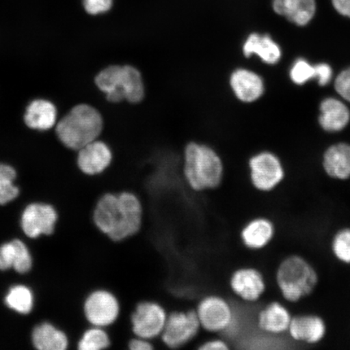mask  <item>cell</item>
Masks as SVG:
<instances>
[{
	"instance_id": "6da1fadb",
	"label": "cell",
	"mask_w": 350,
	"mask_h": 350,
	"mask_svg": "<svg viewBox=\"0 0 350 350\" xmlns=\"http://www.w3.org/2000/svg\"><path fill=\"white\" fill-rule=\"evenodd\" d=\"M144 217L141 197L124 190L106 193L98 200L94 211V222L113 243H120L138 234Z\"/></svg>"
},
{
	"instance_id": "7a4b0ae2",
	"label": "cell",
	"mask_w": 350,
	"mask_h": 350,
	"mask_svg": "<svg viewBox=\"0 0 350 350\" xmlns=\"http://www.w3.org/2000/svg\"><path fill=\"white\" fill-rule=\"evenodd\" d=\"M182 170L187 186L194 192L216 190L225 174L221 156L212 147L198 142L187 144Z\"/></svg>"
},
{
	"instance_id": "3957f363",
	"label": "cell",
	"mask_w": 350,
	"mask_h": 350,
	"mask_svg": "<svg viewBox=\"0 0 350 350\" xmlns=\"http://www.w3.org/2000/svg\"><path fill=\"white\" fill-rule=\"evenodd\" d=\"M104 122L97 109L90 105L74 107L57 124L56 133L66 147L73 150L96 141L102 134Z\"/></svg>"
},
{
	"instance_id": "277c9868",
	"label": "cell",
	"mask_w": 350,
	"mask_h": 350,
	"mask_svg": "<svg viewBox=\"0 0 350 350\" xmlns=\"http://www.w3.org/2000/svg\"><path fill=\"white\" fill-rule=\"evenodd\" d=\"M275 282L284 299L296 304L316 290L319 275L305 258L292 255L280 262L275 271Z\"/></svg>"
},
{
	"instance_id": "5b68a950",
	"label": "cell",
	"mask_w": 350,
	"mask_h": 350,
	"mask_svg": "<svg viewBox=\"0 0 350 350\" xmlns=\"http://www.w3.org/2000/svg\"><path fill=\"white\" fill-rule=\"evenodd\" d=\"M201 329L207 334L221 336L229 329L235 318V306L227 297L220 294L205 295L195 308Z\"/></svg>"
},
{
	"instance_id": "8992f818",
	"label": "cell",
	"mask_w": 350,
	"mask_h": 350,
	"mask_svg": "<svg viewBox=\"0 0 350 350\" xmlns=\"http://www.w3.org/2000/svg\"><path fill=\"white\" fill-rule=\"evenodd\" d=\"M201 331L194 308L173 310L168 314L159 338L161 347L170 349L188 347L199 338Z\"/></svg>"
},
{
	"instance_id": "52a82bcc",
	"label": "cell",
	"mask_w": 350,
	"mask_h": 350,
	"mask_svg": "<svg viewBox=\"0 0 350 350\" xmlns=\"http://www.w3.org/2000/svg\"><path fill=\"white\" fill-rule=\"evenodd\" d=\"M168 314L167 309L159 301L150 299L138 301L129 317L131 334L154 342L163 334Z\"/></svg>"
},
{
	"instance_id": "ba28073f",
	"label": "cell",
	"mask_w": 350,
	"mask_h": 350,
	"mask_svg": "<svg viewBox=\"0 0 350 350\" xmlns=\"http://www.w3.org/2000/svg\"><path fill=\"white\" fill-rule=\"evenodd\" d=\"M248 165L252 185L260 192L273 191L284 178L281 161L272 152L258 153L249 160Z\"/></svg>"
},
{
	"instance_id": "9c48e42d",
	"label": "cell",
	"mask_w": 350,
	"mask_h": 350,
	"mask_svg": "<svg viewBox=\"0 0 350 350\" xmlns=\"http://www.w3.org/2000/svg\"><path fill=\"white\" fill-rule=\"evenodd\" d=\"M121 303L113 292L98 290L91 293L85 303V314L92 325L107 327L115 325L121 316Z\"/></svg>"
},
{
	"instance_id": "30bf717a",
	"label": "cell",
	"mask_w": 350,
	"mask_h": 350,
	"mask_svg": "<svg viewBox=\"0 0 350 350\" xmlns=\"http://www.w3.org/2000/svg\"><path fill=\"white\" fill-rule=\"evenodd\" d=\"M229 288L232 294L244 303L255 304L266 291L265 275L255 267H239L230 275Z\"/></svg>"
},
{
	"instance_id": "8fae6325",
	"label": "cell",
	"mask_w": 350,
	"mask_h": 350,
	"mask_svg": "<svg viewBox=\"0 0 350 350\" xmlns=\"http://www.w3.org/2000/svg\"><path fill=\"white\" fill-rule=\"evenodd\" d=\"M57 221V213L51 205L32 204L25 209L21 217V227L29 238L53 233Z\"/></svg>"
},
{
	"instance_id": "7c38bea8",
	"label": "cell",
	"mask_w": 350,
	"mask_h": 350,
	"mask_svg": "<svg viewBox=\"0 0 350 350\" xmlns=\"http://www.w3.org/2000/svg\"><path fill=\"white\" fill-rule=\"evenodd\" d=\"M275 234V226L271 219L256 217L241 227L240 240L245 247L251 251H260L272 243Z\"/></svg>"
},
{
	"instance_id": "4fadbf2b",
	"label": "cell",
	"mask_w": 350,
	"mask_h": 350,
	"mask_svg": "<svg viewBox=\"0 0 350 350\" xmlns=\"http://www.w3.org/2000/svg\"><path fill=\"white\" fill-rule=\"evenodd\" d=\"M287 332L295 341L314 345L325 339L327 325L325 319L318 314H299L292 317Z\"/></svg>"
},
{
	"instance_id": "5bb4252c",
	"label": "cell",
	"mask_w": 350,
	"mask_h": 350,
	"mask_svg": "<svg viewBox=\"0 0 350 350\" xmlns=\"http://www.w3.org/2000/svg\"><path fill=\"white\" fill-rule=\"evenodd\" d=\"M78 152L79 168L88 175L102 174L112 163L113 153L111 148L98 139L86 144Z\"/></svg>"
},
{
	"instance_id": "9a60e30c",
	"label": "cell",
	"mask_w": 350,
	"mask_h": 350,
	"mask_svg": "<svg viewBox=\"0 0 350 350\" xmlns=\"http://www.w3.org/2000/svg\"><path fill=\"white\" fill-rule=\"evenodd\" d=\"M230 86L240 102L252 103L265 93V83L257 73L246 68H239L231 73Z\"/></svg>"
},
{
	"instance_id": "2e32d148",
	"label": "cell",
	"mask_w": 350,
	"mask_h": 350,
	"mask_svg": "<svg viewBox=\"0 0 350 350\" xmlns=\"http://www.w3.org/2000/svg\"><path fill=\"white\" fill-rule=\"evenodd\" d=\"M292 316L290 310L279 301H271L262 308L256 317L258 328L265 334L279 335L288 332Z\"/></svg>"
},
{
	"instance_id": "e0dca14e",
	"label": "cell",
	"mask_w": 350,
	"mask_h": 350,
	"mask_svg": "<svg viewBox=\"0 0 350 350\" xmlns=\"http://www.w3.org/2000/svg\"><path fill=\"white\" fill-rule=\"evenodd\" d=\"M273 10L297 26L308 25L317 12L316 0H273Z\"/></svg>"
},
{
	"instance_id": "ac0fdd59",
	"label": "cell",
	"mask_w": 350,
	"mask_h": 350,
	"mask_svg": "<svg viewBox=\"0 0 350 350\" xmlns=\"http://www.w3.org/2000/svg\"><path fill=\"white\" fill-rule=\"evenodd\" d=\"M243 53L246 58L257 55L262 62L269 65L277 64L282 54L281 47L269 35L256 33H251L245 40Z\"/></svg>"
},
{
	"instance_id": "d6986e66",
	"label": "cell",
	"mask_w": 350,
	"mask_h": 350,
	"mask_svg": "<svg viewBox=\"0 0 350 350\" xmlns=\"http://www.w3.org/2000/svg\"><path fill=\"white\" fill-rule=\"evenodd\" d=\"M319 111V124L328 133L342 131L350 121L349 109L347 105L339 99L325 98L321 103Z\"/></svg>"
},
{
	"instance_id": "ffe728a7",
	"label": "cell",
	"mask_w": 350,
	"mask_h": 350,
	"mask_svg": "<svg viewBox=\"0 0 350 350\" xmlns=\"http://www.w3.org/2000/svg\"><path fill=\"white\" fill-rule=\"evenodd\" d=\"M323 165L328 176L347 180L350 178V144L340 143L328 148L323 155Z\"/></svg>"
},
{
	"instance_id": "44dd1931",
	"label": "cell",
	"mask_w": 350,
	"mask_h": 350,
	"mask_svg": "<svg viewBox=\"0 0 350 350\" xmlns=\"http://www.w3.org/2000/svg\"><path fill=\"white\" fill-rule=\"evenodd\" d=\"M57 116V109L50 100L35 99L26 108L24 120L29 129L47 131L55 126Z\"/></svg>"
},
{
	"instance_id": "7402d4cb",
	"label": "cell",
	"mask_w": 350,
	"mask_h": 350,
	"mask_svg": "<svg viewBox=\"0 0 350 350\" xmlns=\"http://www.w3.org/2000/svg\"><path fill=\"white\" fill-rule=\"evenodd\" d=\"M95 84L106 94L108 102L120 103L125 100L122 65L113 64L105 68L96 77Z\"/></svg>"
},
{
	"instance_id": "603a6c76",
	"label": "cell",
	"mask_w": 350,
	"mask_h": 350,
	"mask_svg": "<svg viewBox=\"0 0 350 350\" xmlns=\"http://www.w3.org/2000/svg\"><path fill=\"white\" fill-rule=\"evenodd\" d=\"M33 343L40 350H64L68 347V341L63 332L50 323H42L33 332Z\"/></svg>"
},
{
	"instance_id": "cb8c5ba5",
	"label": "cell",
	"mask_w": 350,
	"mask_h": 350,
	"mask_svg": "<svg viewBox=\"0 0 350 350\" xmlns=\"http://www.w3.org/2000/svg\"><path fill=\"white\" fill-rule=\"evenodd\" d=\"M122 76L126 102L131 104L141 103L146 97V85L141 71L135 66L122 65Z\"/></svg>"
},
{
	"instance_id": "d4e9b609",
	"label": "cell",
	"mask_w": 350,
	"mask_h": 350,
	"mask_svg": "<svg viewBox=\"0 0 350 350\" xmlns=\"http://www.w3.org/2000/svg\"><path fill=\"white\" fill-rule=\"evenodd\" d=\"M5 301L8 308L21 314H28L33 309V296L28 287L16 286L8 292Z\"/></svg>"
},
{
	"instance_id": "484cf974",
	"label": "cell",
	"mask_w": 350,
	"mask_h": 350,
	"mask_svg": "<svg viewBox=\"0 0 350 350\" xmlns=\"http://www.w3.org/2000/svg\"><path fill=\"white\" fill-rule=\"evenodd\" d=\"M16 178L14 168L6 164H0V204L10 202L18 196V187L14 185Z\"/></svg>"
},
{
	"instance_id": "4316f807",
	"label": "cell",
	"mask_w": 350,
	"mask_h": 350,
	"mask_svg": "<svg viewBox=\"0 0 350 350\" xmlns=\"http://www.w3.org/2000/svg\"><path fill=\"white\" fill-rule=\"evenodd\" d=\"M111 345V336L104 327L94 326L83 335L78 348L81 350H103Z\"/></svg>"
},
{
	"instance_id": "83f0119b",
	"label": "cell",
	"mask_w": 350,
	"mask_h": 350,
	"mask_svg": "<svg viewBox=\"0 0 350 350\" xmlns=\"http://www.w3.org/2000/svg\"><path fill=\"white\" fill-rule=\"evenodd\" d=\"M331 251L336 260L350 265V227L336 232L332 239Z\"/></svg>"
},
{
	"instance_id": "f1b7e54d",
	"label": "cell",
	"mask_w": 350,
	"mask_h": 350,
	"mask_svg": "<svg viewBox=\"0 0 350 350\" xmlns=\"http://www.w3.org/2000/svg\"><path fill=\"white\" fill-rule=\"evenodd\" d=\"M291 81L297 85H303L317 77V64H310L308 60L297 59L290 72Z\"/></svg>"
},
{
	"instance_id": "f546056e",
	"label": "cell",
	"mask_w": 350,
	"mask_h": 350,
	"mask_svg": "<svg viewBox=\"0 0 350 350\" xmlns=\"http://www.w3.org/2000/svg\"><path fill=\"white\" fill-rule=\"evenodd\" d=\"M15 246V259L13 268L19 273H28L32 268V257L27 247L21 240L15 239L12 241Z\"/></svg>"
},
{
	"instance_id": "4dcf8cb0",
	"label": "cell",
	"mask_w": 350,
	"mask_h": 350,
	"mask_svg": "<svg viewBox=\"0 0 350 350\" xmlns=\"http://www.w3.org/2000/svg\"><path fill=\"white\" fill-rule=\"evenodd\" d=\"M335 90L341 98L350 103V68L341 72L336 78Z\"/></svg>"
},
{
	"instance_id": "1f68e13d",
	"label": "cell",
	"mask_w": 350,
	"mask_h": 350,
	"mask_svg": "<svg viewBox=\"0 0 350 350\" xmlns=\"http://www.w3.org/2000/svg\"><path fill=\"white\" fill-rule=\"evenodd\" d=\"M15 259V246L12 241L0 247V269L7 270L13 268Z\"/></svg>"
},
{
	"instance_id": "d6a6232c",
	"label": "cell",
	"mask_w": 350,
	"mask_h": 350,
	"mask_svg": "<svg viewBox=\"0 0 350 350\" xmlns=\"http://www.w3.org/2000/svg\"><path fill=\"white\" fill-rule=\"evenodd\" d=\"M85 11L90 15L107 12L112 7L113 0H83Z\"/></svg>"
},
{
	"instance_id": "836d02e7",
	"label": "cell",
	"mask_w": 350,
	"mask_h": 350,
	"mask_svg": "<svg viewBox=\"0 0 350 350\" xmlns=\"http://www.w3.org/2000/svg\"><path fill=\"white\" fill-rule=\"evenodd\" d=\"M231 345L228 340L223 338H212L200 340L196 349L199 350H228Z\"/></svg>"
},
{
	"instance_id": "e575fe53",
	"label": "cell",
	"mask_w": 350,
	"mask_h": 350,
	"mask_svg": "<svg viewBox=\"0 0 350 350\" xmlns=\"http://www.w3.org/2000/svg\"><path fill=\"white\" fill-rule=\"evenodd\" d=\"M126 348L129 350H153L156 347L154 342L150 340L133 336L129 339Z\"/></svg>"
},
{
	"instance_id": "d590c367",
	"label": "cell",
	"mask_w": 350,
	"mask_h": 350,
	"mask_svg": "<svg viewBox=\"0 0 350 350\" xmlns=\"http://www.w3.org/2000/svg\"><path fill=\"white\" fill-rule=\"evenodd\" d=\"M317 81L321 86H326L329 84L332 80L334 72L329 64L321 63L317 64Z\"/></svg>"
},
{
	"instance_id": "8d00e7d4",
	"label": "cell",
	"mask_w": 350,
	"mask_h": 350,
	"mask_svg": "<svg viewBox=\"0 0 350 350\" xmlns=\"http://www.w3.org/2000/svg\"><path fill=\"white\" fill-rule=\"evenodd\" d=\"M332 3L339 14L350 18V0H332Z\"/></svg>"
}]
</instances>
